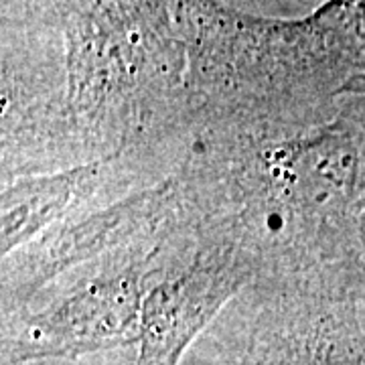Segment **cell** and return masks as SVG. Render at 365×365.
Segmentation results:
<instances>
[{
    "label": "cell",
    "instance_id": "6da1fadb",
    "mask_svg": "<svg viewBox=\"0 0 365 365\" xmlns=\"http://www.w3.org/2000/svg\"><path fill=\"white\" fill-rule=\"evenodd\" d=\"M193 130L175 177L191 230L237 246L258 266V278L329 280L361 173L349 120L319 122L317 114Z\"/></svg>",
    "mask_w": 365,
    "mask_h": 365
},
{
    "label": "cell",
    "instance_id": "7a4b0ae2",
    "mask_svg": "<svg viewBox=\"0 0 365 365\" xmlns=\"http://www.w3.org/2000/svg\"><path fill=\"white\" fill-rule=\"evenodd\" d=\"M53 13L76 165L191 130L189 57L175 2H59Z\"/></svg>",
    "mask_w": 365,
    "mask_h": 365
},
{
    "label": "cell",
    "instance_id": "3957f363",
    "mask_svg": "<svg viewBox=\"0 0 365 365\" xmlns=\"http://www.w3.org/2000/svg\"><path fill=\"white\" fill-rule=\"evenodd\" d=\"M163 240L106 258L88 278L35 313L4 317L2 365L76 359L138 343L143 300L165 272L155 264Z\"/></svg>",
    "mask_w": 365,
    "mask_h": 365
},
{
    "label": "cell",
    "instance_id": "277c9868",
    "mask_svg": "<svg viewBox=\"0 0 365 365\" xmlns=\"http://www.w3.org/2000/svg\"><path fill=\"white\" fill-rule=\"evenodd\" d=\"M189 225L175 177L134 191L86 217L66 222L26 244L23 258L2 270V314L25 309L41 288L79 264L102 262Z\"/></svg>",
    "mask_w": 365,
    "mask_h": 365
},
{
    "label": "cell",
    "instance_id": "5b68a950",
    "mask_svg": "<svg viewBox=\"0 0 365 365\" xmlns=\"http://www.w3.org/2000/svg\"><path fill=\"white\" fill-rule=\"evenodd\" d=\"M201 242L187 264L165 270L148 288L136 365H179L187 347L223 307L256 282L258 266L248 254L232 244Z\"/></svg>",
    "mask_w": 365,
    "mask_h": 365
},
{
    "label": "cell",
    "instance_id": "8992f818",
    "mask_svg": "<svg viewBox=\"0 0 365 365\" xmlns=\"http://www.w3.org/2000/svg\"><path fill=\"white\" fill-rule=\"evenodd\" d=\"M270 294L227 365H365L357 329L327 280H268Z\"/></svg>",
    "mask_w": 365,
    "mask_h": 365
},
{
    "label": "cell",
    "instance_id": "52a82bcc",
    "mask_svg": "<svg viewBox=\"0 0 365 365\" xmlns=\"http://www.w3.org/2000/svg\"><path fill=\"white\" fill-rule=\"evenodd\" d=\"M122 157L83 163L69 169L16 175L2 182L0 197V252L2 262L16 248L53 230L73 215V207L96 195L118 169Z\"/></svg>",
    "mask_w": 365,
    "mask_h": 365
}]
</instances>
